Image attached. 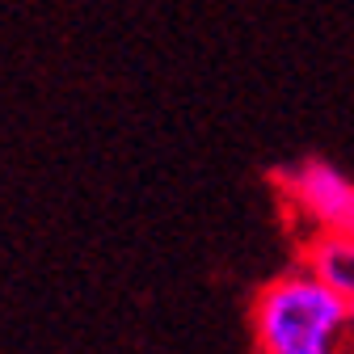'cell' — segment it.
Returning a JSON list of instances; mask_svg holds the SVG:
<instances>
[{
  "instance_id": "obj_2",
  "label": "cell",
  "mask_w": 354,
  "mask_h": 354,
  "mask_svg": "<svg viewBox=\"0 0 354 354\" xmlns=\"http://www.w3.org/2000/svg\"><path fill=\"white\" fill-rule=\"evenodd\" d=\"M283 198L317 232H354V177L325 156H304L279 173Z\"/></svg>"
},
{
  "instance_id": "obj_4",
  "label": "cell",
  "mask_w": 354,
  "mask_h": 354,
  "mask_svg": "<svg viewBox=\"0 0 354 354\" xmlns=\"http://www.w3.org/2000/svg\"><path fill=\"white\" fill-rule=\"evenodd\" d=\"M350 304V342H354V299H346Z\"/></svg>"
},
{
  "instance_id": "obj_1",
  "label": "cell",
  "mask_w": 354,
  "mask_h": 354,
  "mask_svg": "<svg viewBox=\"0 0 354 354\" xmlns=\"http://www.w3.org/2000/svg\"><path fill=\"white\" fill-rule=\"evenodd\" d=\"M350 337V304L308 266L279 274L253 299L257 354H342Z\"/></svg>"
},
{
  "instance_id": "obj_3",
  "label": "cell",
  "mask_w": 354,
  "mask_h": 354,
  "mask_svg": "<svg viewBox=\"0 0 354 354\" xmlns=\"http://www.w3.org/2000/svg\"><path fill=\"white\" fill-rule=\"evenodd\" d=\"M304 266L342 299H354V232H317L304 249Z\"/></svg>"
}]
</instances>
